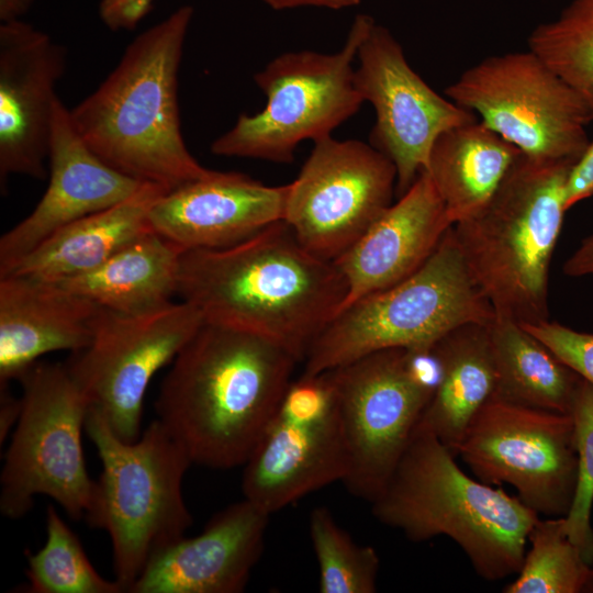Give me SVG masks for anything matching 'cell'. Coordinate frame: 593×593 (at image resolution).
<instances>
[{"label":"cell","instance_id":"cell-36","mask_svg":"<svg viewBox=\"0 0 593 593\" xmlns=\"http://www.w3.org/2000/svg\"><path fill=\"white\" fill-rule=\"evenodd\" d=\"M563 272L570 277L593 276V234L584 238L567 259Z\"/></svg>","mask_w":593,"mask_h":593},{"label":"cell","instance_id":"cell-15","mask_svg":"<svg viewBox=\"0 0 593 593\" xmlns=\"http://www.w3.org/2000/svg\"><path fill=\"white\" fill-rule=\"evenodd\" d=\"M394 164L370 143L314 142L288 183L283 221L310 253L334 261L393 203Z\"/></svg>","mask_w":593,"mask_h":593},{"label":"cell","instance_id":"cell-9","mask_svg":"<svg viewBox=\"0 0 593 593\" xmlns=\"http://www.w3.org/2000/svg\"><path fill=\"white\" fill-rule=\"evenodd\" d=\"M18 381L21 412L4 455L0 511L18 519L46 495L71 519L85 518L94 488L81 441L88 402L65 362L37 361Z\"/></svg>","mask_w":593,"mask_h":593},{"label":"cell","instance_id":"cell-21","mask_svg":"<svg viewBox=\"0 0 593 593\" xmlns=\"http://www.w3.org/2000/svg\"><path fill=\"white\" fill-rule=\"evenodd\" d=\"M451 226L445 204L424 170L367 232L334 260L348 288L339 312L414 273L433 255Z\"/></svg>","mask_w":593,"mask_h":593},{"label":"cell","instance_id":"cell-35","mask_svg":"<svg viewBox=\"0 0 593 593\" xmlns=\"http://www.w3.org/2000/svg\"><path fill=\"white\" fill-rule=\"evenodd\" d=\"M593 197V139L571 166L564 183V205L571 209L578 202Z\"/></svg>","mask_w":593,"mask_h":593},{"label":"cell","instance_id":"cell-20","mask_svg":"<svg viewBox=\"0 0 593 593\" xmlns=\"http://www.w3.org/2000/svg\"><path fill=\"white\" fill-rule=\"evenodd\" d=\"M288 184L271 187L240 172L217 171L161 197L153 230L183 250L238 244L283 221Z\"/></svg>","mask_w":593,"mask_h":593},{"label":"cell","instance_id":"cell-8","mask_svg":"<svg viewBox=\"0 0 593 593\" xmlns=\"http://www.w3.org/2000/svg\"><path fill=\"white\" fill-rule=\"evenodd\" d=\"M376 23L368 14L355 16L340 51L324 54L303 49L283 53L254 75L266 96L256 114H240L211 144L216 156L291 164L298 146L316 142L353 118L365 102L355 83L354 61Z\"/></svg>","mask_w":593,"mask_h":593},{"label":"cell","instance_id":"cell-23","mask_svg":"<svg viewBox=\"0 0 593 593\" xmlns=\"http://www.w3.org/2000/svg\"><path fill=\"white\" fill-rule=\"evenodd\" d=\"M167 192L159 184L144 182L127 199L57 231L0 277L14 275L59 282L93 270L130 244L155 232L150 211Z\"/></svg>","mask_w":593,"mask_h":593},{"label":"cell","instance_id":"cell-18","mask_svg":"<svg viewBox=\"0 0 593 593\" xmlns=\"http://www.w3.org/2000/svg\"><path fill=\"white\" fill-rule=\"evenodd\" d=\"M48 164L44 195L0 239V276L57 231L127 199L144 183L112 168L89 148L59 97L54 102Z\"/></svg>","mask_w":593,"mask_h":593},{"label":"cell","instance_id":"cell-6","mask_svg":"<svg viewBox=\"0 0 593 593\" xmlns=\"http://www.w3.org/2000/svg\"><path fill=\"white\" fill-rule=\"evenodd\" d=\"M85 432L102 463L85 519L109 534L115 581L128 592L150 557L192 525L182 494L192 461L157 418L125 441L88 407Z\"/></svg>","mask_w":593,"mask_h":593},{"label":"cell","instance_id":"cell-40","mask_svg":"<svg viewBox=\"0 0 593 593\" xmlns=\"http://www.w3.org/2000/svg\"><path fill=\"white\" fill-rule=\"evenodd\" d=\"M581 593H593V568L590 567Z\"/></svg>","mask_w":593,"mask_h":593},{"label":"cell","instance_id":"cell-7","mask_svg":"<svg viewBox=\"0 0 593 593\" xmlns=\"http://www.w3.org/2000/svg\"><path fill=\"white\" fill-rule=\"evenodd\" d=\"M494 317L450 227L414 273L342 310L309 349L303 373L328 371L388 348L427 354L455 328L490 324Z\"/></svg>","mask_w":593,"mask_h":593},{"label":"cell","instance_id":"cell-2","mask_svg":"<svg viewBox=\"0 0 593 593\" xmlns=\"http://www.w3.org/2000/svg\"><path fill=\"white\" fill-rule=\"evenodd\" d=\"M299 362L260 336L203 322L165 376L157 419L192 465L243 466Z\"/></svg>","mask_w":593,"mask_h":593},{"label":"cell","instance_id":"cell-1","mask_svg":"<svg viewBox=\"0 0 593 593\" xmlns=\"http://www.w3.org/2000/svg\"><path fill=\"white\" fill-rule=\"evenodd\" d=\"M347 293L335 262L304 248L284 221L230 247L181 255V301L204 322L266 338L299 361Z\"/></svg>","mask_w":593,"mask_h":593},{"label":"cell","instance_id":"cell-13","mask_svg":"<svg viewBox=\"0 0 593 593\" xmlns=\"http://www.w3.org/2000/svg\"><path fill=\"white\" fill-rule=\"evenodd\" d=\"M457 456L480 481L512 485L538 514L569 512L578 478L570 414L491 398L467 427Z\"/></svg>","mask_w":593,"mask_h":593},{"label":"cell","instance_id":"cell-10","mask_svg":"<svg viewBox=\"0 0 593 593\" xmlns=\"http://www.w3.org/2000/svg\"><path fill=\"white\" fill-rule=\"evenodd\" d=\"M347 455L342 481L372 502L405 451L434 392L432 351L388 348L328 370Z\"/></svg>","mask_w":593,"mask_h":593},{"label":"cell","instance_id":"cell-4","mask_svg":"<svg viewBox=\"0 0 593 593\" xmlns=\"http://www.w3.org/2000/svg\"><path fill=\"white\" fill-rule=\"evenodd\" d=\"M422 421L378 496L373 516L415 542L452 539L486 581L518 573L539 514L466 474Z\"/></svg>","mask_w":593,"mask_h":593},{"label":"cell","instance_id":"cell-28","mask_svg":"<svg viewBox=\"0 0 593 593\" xmlns=\"http://www.w3.org/2000/svg\"><path fill=\"white\" fill-rule=\"evenodd\" d=\"M527 45L583 100L593 121V0H571Z\"/></svg>","mask_w":593,"mask_h":593},{"label":"cell","instance_id":"cell-19","mask_svg":"<svg viewBox=\"0 0 593 593\" xmlns=\"http://www.w3.org/2000/svg\"><path fill=\"white\" fill-rule=\"evenodd\" d=\"M270 515L246 499L202 533L157 550L128 593H239L261 557Z\"/></svg>","mask_w":593,"mask_h":593},{"label":"cell","instance_id":"cell-33","mask_svg":"<svg viewBox=\"0 0 593 593\" xmlns=\"http://www.w3.org/2000/svg\"><path fill=\"white\" fill-rule=\"evenodd\" d=\"M521 325L593 385V333L579 332L548 320Z\"/></svg>","mask_w":593,"mask_h":593},{"label":"cell","instance_id":"cell-25","mask_svg":"<svg viewBox=\"0 0 593 593\" xmlns=\"http://www.w3.org/2000/svg\"><path fill=\"white\" fill-rule=\"evenodd\" d=\"M521 155L517 147L479 119L437 137L426 171L452 225L490 202Z\"/></svg>","mask_w":593,"mask_h":593},{"label":"cell","instance_id":"cell-5","mask_svg":"<svg viewBox=\"0 0 593 593\" xmlns=\"http://www.w3.org/2000/svg\"><path fill=\"white\" fill-rule=\"evenodd\" d=\"M570 161L525 155L473 216L451 226L456 244L495 314L519 324L548 320V278L562 230Z\"/></svg>","mask_w":593,"mask_h":593},{"label":"cell","instance_id":"cell-11","mask_svg":"<svg viewBox=\"0 0 593 593\" xmlns=\"http://www.w3.org/2000/svg\"><path fill=\"white\" fill-rule=\"evenodd\" d=\"M445 96L534 159L575 163L590 142L588 107L529 48L482 59Z\"/></svg>","mask_w":593,"mask_h":593},{"label":"cell","instance_id":"cell-37","mask_svg":"<svg viewBox=\"0 0 593 593\" xmlns=\"http://www.w3.org/2000/svg\"><path fill=\"white\" fill-rule=\"evenodd\" d=\"M0 443L2 444L19 419L21 399L14 398L8 390V385H0Z\"/></svg>","mask_w":593,"mask_h":593},{"label":"cell","instance_id":"cell-12","mask_svg":"<svg viewBox=\"0 0 593 593\" xmlns=\"http://www.w3.org/2000/svg\"><path fill=\"white\" fill-rule=\"evenodd\" d=\"M191 304L123 314L99 307L87 347L65 362L90 409L97 410L125 441L143 430L144 398L154 376L174 361L203 324Z\"/></svg>","mask_w":593,"mask_h":593},{"label":"cell","instance_id":"cell-3","mask_svg":"<svg viewBox=\"0 0 593 593\" xmlns=\"http://www.w3.org/2000/svg\"><path fill=\"white\" fill-rule=\"evenodd\" d=\"M193 16L182 5L138 34L99 87L70 111L72 124L105 164L168 191L206 178L181 132L178 72Z\"/></svg>","mask_w":593,"mask_h":593},{"label":"cell","instance_id":"cell-26","mask_svg":"<svg viewBox=\"0 0 593 593\" xmlns=\"http://www.w3.org/2000/svg\"><path fill=\"white\" fill-rule=\"evenodd\" d=\"M184 250L156 232L130 244L91 271L54 282L99 307L123 314L160 309L178 294Z\"/></svg>","mask_w":593,"mask_h":593},{"label":"cell","instance_id":"cell-14","mask_svg":"<svg viewBox=\"0 0 593 593\" xmlns=\"http://www.w3.org/2000/svg\"><path fill=\"white\" fill-rule=\"evenodd\" d=\"M243 466L244 499L269 515L344 480L347 455L329 371L290 382Z\"/></svg>","mask_w":593,"mask_h":593},{"label":"cell","instance_id":"cell-24","mask_svg":"<svg viewBox=\"0 0 593 593\" xmlns=\"http://www.w3.org/2000/svg\"><path fill=\"white\" fill-rule=\"evenodd\" d=\"M488 325L457 327L432 349L437 380L421 421L456 457L470 422L495 393Z\"/></svg>","mask_w":593,"mask_h":593},{"label":"cell","instance_id":"cell-29","mask_svg":"<svg viewBox=\"0 0 593 593\" xmlns=\"http://www.w3.org/2000/svg\"><path fill=\"white\" fill-rule=\"evenodd\" d=\"M25 571L30 593H122L114 580L94 569L77 537L54 505L46 510V541L34 553H27Z\"/></svg>","mask_w":593,"mask_h":593},{"label":"cell","instance_id":"cell-31","mask_svg":"<svg viewBox=\"0 0 593 593\" xmlns=\"http://www.w3.org/2000/svg\"><path fill=\"white\" fill-rule=\"evenodd\" d=\"M309 529L318 564L321 593L377 591L380 559L373 547L355 542L325 506L312 510Z\"/></svg>","mask_w":593,"mask_h":593},{"label":"cell","instance_id":"cell-32","mask_svg":"<svg viewBox=\"0 0 593 593\" xmlns=\"http://www.w3.org/2000/svg\"><path fill=\"white\" fill-rule=\"evenodd\" d=\"M570 415L575 430L578 478L572 504L564 516L569 540L593 563V385L583 379Z\"/></svg>","mask_w":593,"mask_h":593},{"label":"cell","instance_id":"cell-17","mask_svg":"<svg viewBox=\"0 0 593 593\" xmlns=\"http://www.w3.org/2000/svg\"><path fill=\"white\" fill-rule=\"evenodd\" d=\"M66 48L22 20L0 24V188L11 175L47 177L55 87Z\"/></svg>","mask_w":593,"mask_h":593},{"label":"cell","instance_id":"cell-34","mask_svg":"<svg viewBox=\"0 0 593 593\" xmlns=\"http://www.w3.org/2000/svg\"><path fill=\"white\" fill-rule=\"evenodd\" d=\"M155 0H101L99 15L111 31H132L149 13Z\"/></svg>","mask_w":593,"mask_h":593},{"label":"cell","instance_id":"cell-38","mask_svg":"<svg viewBox=\"0 0 593 593\" xmlns=\"http://www.w3.org/2000/svg\"><path fill=\"white\" fill-rule=\"evenodd\" d=\"M273 10H289L304 7L342 10L356 7L361 0H260Z\"/></svg>","mask_w":593,"mask_h":593},{"label":"cell","instance_id":"cell-30","mask_svg":"<svg viewBox=\"0 0 593 593\" xmlns=\"http://www.w3.org/2000/svg\"><path fill=\"white\" fill-rule=\"evenodd\" d=\"M517 578L504 593H581L591 564L566 533L564 516L538 518Z\"/></svg>","mask_w":593,"mask_h":593},{"label":"cell","instance_id":"cell-39","mask_svg":"<svg viewBox=\"0 0 593 593\" xmlns=\"http://www.w3.org/2000/svg\"><path fill=\"white\" fill-rule=\"evenodd\" d=\"M34 0H0V21L1 23L14 20H21Z\"/></svg>","mask_w":593,"mask_h":593},{"label":"cell","instance_id":"cell-27","mask_svg":"<svg viewBox=\"0 0 593 593\" xmlns=\"http://www.w3.org/2000/svg\"><path fill=\"white\" fill-rule=\"evenodd\" d=\"M488 329L496 370L493 398L570 414L583 378L518 322L495 314Z\"/></svg>","mask_w":593,"mask_h":593},{"label":"cell","instance_id":"cell-22","mask_svg":"<svg viewBox=\"0 0 593 593\" xmlns=\"http://www.w3.org/2000/svg\"><path fill=\"white\" fill-rule=\"evenodd\" d=\"M98 311L57 283L0 277V385L19 380L46 354L87 347Z\"/></svg>","mask_w":593,"mask_h":593},{"label":"cell","instance_id":"cell-16","mask_svg":"<svg viewBox=\"0 0 593 593\" xmlns=\"http://www.w3.org/2000/svg\"><path fill=\"white\" fill-rule=\"evenodd\" d=\"M357 60V90L376 114L369 141L394 164L395 194L400 197L426 170L437 137L478 118L433 90L382 25L371 26L359 46Z\"/></svg>","mask_w":593,"mask_h":593}]
</instances>
